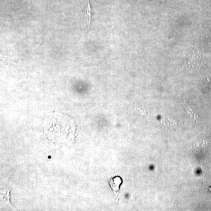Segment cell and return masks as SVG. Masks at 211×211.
<instances>
[{
    "label": "cell",
    "instance_id": "6da1fadb",
    "mask_svg": "<svg viewBox=\"0 0 211 211\" xmlns=\"http://www.w3.org/2000/svg\"><path fill=\"white\" fill-rule=\"evenodd\" d=\"M182 103L185 113L188 116L190 117L191 119H195L196 121L199 119L198 111L196 105L186 99H184L182 101Z\"/></svg>",
    "mask_w": 211,
    "mask_h": 211
},
{
    "label": "cell",
    "instance_id": "7a4b0ae2",
    "mask_svg": "<svg viewBox=\"0 0 211 211\" xmlns=\"http://www.w3.org/2000/svg\"><path fill=\"white\" fill-rule=\"evenodd\" d=\"M108 182L114 194L115 199L118 200L119 197L120 186L122 182V178L120 176H115L108 179Z\"/></svg>",
    "mask_w": 211,
    "mask_h": 211
},
{
    "label": "cell",
    "instance_id": "3957f363",
    "mask_svg": "<svg viewBox=\"0 0 211 211\" xmlns=\"http://www.w3.org/2000/svg\"><path fill=\"white\" fill-rule=\"evenodd\" d=\"M83 12L85 14V26L88 28L89 29L90 26V23L91 21V15H92V9L90 6V4L89 3V0H88V3L87 5L85 6V9L83 10Z\"/></svg>",
    "mask_w": 211,
    "mask_h": 211
},
{
    "label": "cell",
    "instance_id": "277c9868",
    "mask_svg": "<svg viewBox=\"0 0 211 211\" xmlns=\"http://www.w3.org/2000/svg\"><path fill=\"white\" fill-rule=\"evenodd\" d=\"M10 190L6 189H1V199L3 201L5 202L7 205L12 207L10 202Z\"/></svg>",
    "mask_w": 211,
    "mask_h": 211
},
{
    "label": "cell",
    "instance_id": "5b68a950",
    "mask_svg": "<svg viewBox=\"0 0 211 211\" xmlns=\"http://www.w3.org/2000/svg\"><path fill=\"white\" fill-rule=\"evenodd\" d=\"M156 1L158 2L163 3L165 5H166V4L165 3V0H156Z\"/></svg>",
    "mask_w": 211,
    "mask_h": 211
},
{
    "label": "cell",
    "instance_id": "8992f818",
    "mask_svg": "<svg viewBox=\"0 0 211 211\" xmlns=\"http://www.w3.org/2000/svg\"><path fill=\"white\" fill-rule=\"evenodd\" d=\"M208 189H209V191H210L211 192V187H209L208 188Z\"/></svg>",
    "mask_w": 211,
    "mask_h": 211
},
{
    "label": "cell",
    "instance_id": "52a82bcc",
    "mask_svg": "<svg viewBox=\"0 0 211 211\" xmlns=\"http://www.w3.org/2000/svg\"></svg>",
    "mask_w": 211,
    "mask_h": 211
}]
</instances>
